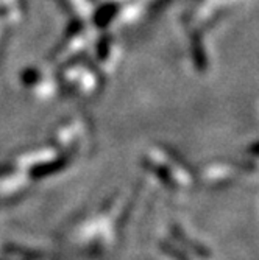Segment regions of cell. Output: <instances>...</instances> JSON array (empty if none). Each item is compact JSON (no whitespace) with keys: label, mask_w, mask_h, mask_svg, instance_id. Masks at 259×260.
<instances>
[{"label":"cell","mask_w":259,"mask_h":260,"mask_svg":"<svg viewBox=\"0 0 259 260\" xmlns=\"http://www.w3.org/2000/svg\"><path fill=\"white\" fill-rule=\"evenodd\" d=\"M170 232H172V235L174 237L181 243V245H184V248L189 251V252H194V254H197L200 258H205V260H208V258H211L213 257V252H211L205 245H202L200 242H195V240H192L189 235H187L178 224H172L170 226Z\"/></svg>","instance_id":"cell-1"},{"label":"cell","mask_w":259,"mask_h":260,"mask_svg":"<svg viewBox=\"0 0 259 260\" xmlns=\"http://www.w3.org/2000/svg\"><path fill=\"white\" fill-rule=\"evenodd\" d=\"M142 167L146 170L152 172L158 178V181H161L167 188H170V190H177V188H178V182L175 181L172 172L166 167V165L156 164V162H153L149 157H142Z\"/></svg>","instance_id":"cell-2"},{"label":"cell","mask_w":259,"mask_h":260,"mask_svg":"<svg viewBox=\"0 0 259 260\" xmlns=\"http://www.w3.org/2000/svg\"><path fill=\"white\" fill-rule=\"evenodd\" d=\"M159 248H161V251L164 254L172 257L174 260H191V257H189V254H187V251H181L178 246H174L169 242H161L159 243Z\"/></svg>","instance_id":"cell-3"},{"label":"cell","mask_w":259,"mask_h":260,"mask_svg":"<svg viewBox=\"0 0 259 260\" xmlns=\"http://www.w3.org/2000/svg\"><path fill=\"white\" fill-rule=\"evenodd\" d=\"M164 150H166L164 153H166L172 160H175L183 170H186L187 173H191V175H195V172H194V169H192V165H189V162H187L177 150H172V148H167V147H164Z\"/></svg>","instance_id":"cell-4"},{"label":"cell","mask_w":259,"mask_h":260,"mask_svg":"<svg viewBox=\"0 0 259 260\" xmlns=\"http://www.w3.org/2000/svg\"><path fill=\"white\" fill-rule=\"evenodd\" d=\"M247 154H250V156H256V157H259V142H254V144H251L248 148H247V151H245Z\"/></svg>","instance_id":"cell-5"}]
</instances>
